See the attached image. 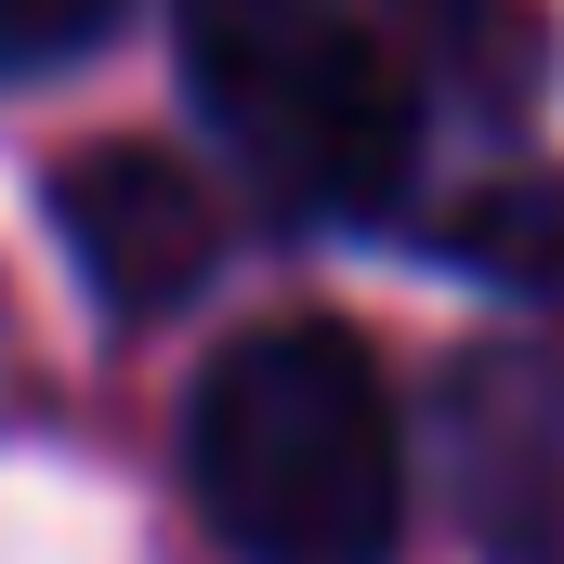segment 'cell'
Returning <instances> with one entry per match:
<instances>
[{
    "label": "cell",
    "mask_w": 564,
    "mask_h": 564,
    "mask_svg": "<svg viewBox=\"0 0 564 564\" xmlns=\"http://www.w3.org/2000/svg\"><path fill=\"white\" fill-rule=\"evenodd\" d=\"M184 486L237 564H394L408 433L381 355L341 315L237 328L184 394Z\"/></svg>",
    "instance_id": "obj_1"
},
{
    "label": "cell",
    "mask_w": 564,
    "mask_h": 564,
    "mask_svg": "<svg viewBox=\"0 0 564 564\" xmlns=\"http://www.w3.org/2000/svg\"><path fill=\"white\" fill-rule=\"evenodd\" d=\"M171 66L210 144L289 224H394L421 184V79L355 0H171Z\"/></svg>",
    "instance_id": "obj_2"
},
{
    "label": "cell",
    "mask_w": 564,
    "mask_h": 564,
    "mask_svg": "<svg viewBox=\"0 0 564 564\" xmlns=\"http://www.w3.org/2000/svg\"><path fill=\"white\" fill-rule=\"evenodd\" d=\"M40 210H53L66 263L93 276L106 315H171L224 263V210H210V184L171 144H79V158H53Z\"/></svg>",
    "instance_id": "obj_3"
},
{
    "label": "cell",
    "mask_w": 564,
    "mask_h": 564,
    "mask_svg": "<svg viewBox=\"0 0 564 564\" xmlns=\"http://www.w3.org/2000/svg\"><path fill=\"white\" fill-rule=\"evenodd\" d=\"M433 263H459L486 289H564V171H539V158L473 171L433 210Z\"/></svg>",
    "instance_id": "obj_4"
},
{
    "label": "cell",
    "mask_w": 564,
    "mask_h": 564,
    "mask_svg": "<svg viewBox=\"0 0 564 564\" xmlns=\"http://www.w3.org/2000/svg\"><path fill=\"white\" fill-rule=\"evenodd\" d=\"M394 13H421L459 66H486V93H539V13L525 0H394Z\"/></svg>",
    "instance_id": "obj_5"
},
{
    "label": "cell",
    "mask_w": 564,
    "mask_h": 564,
    "mask_svg": "<svg viewBox=\"0 0 564 564\" xmlns=\"http://www.w3.org/2000/svg\"><path fill=\"white\" fill-rule=\"evenodd\" d=\"M119 13H132V0H0V79H53V66H79Z\"/></svg>",
    "instance_id": "obj_6"
}]
</instances>
